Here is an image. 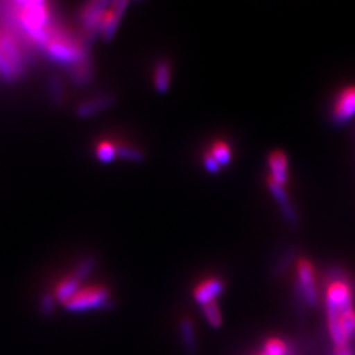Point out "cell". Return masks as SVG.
<instances>
[{"instance_id": "24", "label": "cell", "mask_w": 355, "mask_h": 355, "mask_svg": "<svg viewBox=\"0 0 355 355\" xmlns=\"http://www.w3.org/2000/svg\"><path fill=\"white\" fill-rule=\"evenodd\" d=\"M204 167L209 173H212V174H216V173H218L221 170V166L218 165V162L216 161L215 158L209 153H207L204 155Z\"/></svg>"}, {"instance_id": "25", "label": "cell", "mask_w": 355, "mask_h": 355, "mask_svg": "<svg viewBox=\"0 0 355 355\" xmlns=\"http://www.w3.org/2000/svg\"><path fill=\"white\" fill-rule=\"evenodd\" d=\"M334 355H355V353L350 346H343V347H336Z\"/></svg>"}, {"instance_id": "4", "label": "cell", "mask_w": 355, "mask_h": 355, "mask_svg": "<svg viewBox=\"0 0 355 355\" xmlns=\"http://www.w3.org/2000/svg\"><path fill=\"white\" fill-rule=\"evenodd\" d=\"M46 51L53 60L64 64H76L78 69L85 64L83 49L82 46L64 36H49L45 42Z\"/></svg>"}, {"instance_id": "2", "label": "cell", "mask_w": 355, "mask_h": 355, "mask_svg": "<svg viewBox=\"0 0 355 355\" xmlns=\"http://www.w3.org/2000/svg\"><path fill=\"white\" fill-rule=\"evenodd\" d=\"M328 321L338 320L354 308V295L349 282L345 279L331 280L325 295Z\"/></svg>"}, {"instance_id": "15", "label": "cell", "mask_w": 355, "mask_h": 355, "mask_svg": "<svg viewBox=\"0 0 355 355\" xmlns=\"http://www.w3.org/2000/svg\"><path fill=\"white\" fill-rule=\"evenodd\" d=\"M171 67L168 62L161 61L154 69V87L159 94H165L171 85Z\"/></svg>"}, {"instance_id": "16", "label": "cell", "mask_w": 355, "mask_h": 355, "mask_svg": "<svg viewBox=\"0 0 355 355\" xmlns=\"http://www.w3.org/2000/svg\"><path fill=\"white\" fill-rule=\"evenodd\" d=\"M268 187H270V191H271L272 196L275 198V200L282 205V209H283L286 217H287L290 221H296V216H295V212H293V209H292V207L290 205L288 195H287V192L284 190V187L277 184V183H275L274 180H271L270 178H268Z\"/></svg>"}, {"instance_id": "22", "label": "cell", "mask_w": 355, "mask_h": 355, "mask_svg": "<svg viewBox=\"0 0 355 355\" xmlns=\"http://www.w3.org/2000/svg\"><path fill=\"white\" fill-rule=\"evenodd\" d=\"M94 267H95V261H94L92 258H87V259L82 261V262L76 267V270H74L73 274L76 275L78 279L83 280L85 278L89 277V274H91V271L94 270Z\"/></svg>"}, {"instance_id": "14", "label": "cell", "mask_w": 355, "mask_h": 355, "mask_svg": "<svg viewBox=\"0 0 355 355\" xmlns=\"http://www.w3.org/2000/svg\"><path fill=\"white\" fill-rule=\"evenodd\" d=\"M179 333L180 340L189 354H196L198 352V337H196V329L195 325L190 318H182L179 322Z\"/></svg>"}, {"instance_id": "5", "label": "cell", "mask_w": 355, "mask_h": 355, "mask_svg": "<svg viewBox=\"0 0 355 355\" xmlns=\"http://www.w3.org/2000/svg\"><path fill=\"white\" fill-rule=\"evenodd\" d=\"M20 64V51L15 38L0 32V74L10 79L17 74Z\"/></svg>"}, {"instance_id": "17", "label": "cell", "mask_w": 355, "mask_h": 355, "mask_svg": "<svg viewBox=\"0 0 355 355\" xmlns=\"http://www.w3.org/2000/svg\"><path fill=\"white\" fill-rule=\"evenodd\" d=\"M209 154L215 158L221 167L228 165L232 159V149L225 141H216L211 146Z\"/></svg>"}, {"instance_id": "7", "label": "cell", "mask_w": 355, "mask_h": 355, "mask_svg": "<svg viewBox=\"0 0 355 355\" xmlns=\"http://www.w3.org/2000/svg\"><path fill=\"white\" fill-rule=\"evenodd\" d=\"M224 282L220 278H208L200 282L193 290V299L200 306L217 302V297L224 292Z\"/></svg>"}, {"instance_id": "18", "label": "cell", "mask_w": 355, "mask_h": 355, "mask_svg": "<svg viewBox=\"0 0 355 355\" xmlns=\"http://www.w3.org/2000/svg\"><path fill=\"white\" fill-rule=\"evenodd\" d=\"M95 154L98 159L103 164H110L117 157V144H114L111 141H102L98 146Z\"/></svg>"}, {"instance_id": "20", "label": "cell", "mask_w": 355, "mask_h": 355, "mask_svg": "<svg viewBox=\"0 0 355 355\" xmlns=\"http://www.w3.org/2000/svg\"><path fill=\"white\" fill-rule=\"evenodd\" d=\"M262 355H290V347L279 338H271L265 343Z\"/></svg>"}, {"instance_id": "23", "label": "cell", "mask_w": 355, "mask_h": 355, "mask_svg": "<svg viewBox=\"0 0 355 355\" xmlns=\"http://www.w3.org/2000/svg\"><path fill=\"white\" fill-rule=\"evenodd\" d=\"M55 303H57V300H55L54 295L46 293V295H44V296L41 297L40 309H41V312H42L44 315H51V313H53L54 308H55Z\"/></svg>"}, {"instance_id": "11", "label": "cell", "mask_w": 355, "mask_h": 355, "mask_svg": "<svg viewBox=\"0 0 355 355\" xmlns=\"http://www.w3.org/2000/svg\"><path fill=\"white\" fill-rule=\"evenodd\" d=\"M268 167L271 177L270 179L274 180L279 186H286L288 182V161L287 155L280 150H275L271 153L268 157Z\"/></svg>"}, {"instance_id": "13", "label": "cell", "mask_w": 355, "mask_h": 355, "mask_svg": "<svg viewBox=\"0 0 355 355\" xmlns=\"http://www.w3.org/2000/svg\"><path fill=\"white\" fill-rule=\"evenodd\" d=\"M80 282L82 280L78 279L74 274L66 277L64 279L61 280L55 288H54V297L58 303L66 304L76 292L80 290Z\"/></svg>"}, {"instance_id": "12", "label": "cell", "mask_w": 355, "mask_h": 355, "mask_svg": "<svg viewBox=\"0 0 355 355\" xmlns=\"http://www.w3.org/2000/svg\"><path fill=\"white\" fill-rule=\"evenodd\" d=\"M114 103V98L110 95H103L98 98H92L86 102L80 103L76 108V114L79 117H91L95 114H101L107 110Z\"/></svg>"}, {"instance_id": "8", "label": "cell", "mask_w": 355, "mask_h": 355, "mask_svg": "<svg viewBox=\"0 0 355 355\" xmlns=\"http://www.w3.org/2000/svg\"><path fill=\"white\" fill-rule=\"evenodd\" d=\"M111 3L107 1H92L89 3L80 13V21L87 31L99 32L103 19L108 11Z\"/></svg>"}, {"instance_id": "1", "label": "cell", "mask_w": 355, "mask_h": 355, "mask_svg": "<svg viewBox=\"0 0 355 355\" xmlns=\"http://www.w3.org/2000/svg\"><path fill=\"white\" fill-rule=\"evenodd\" d=\"M20 7V12H17V19L24 28L26 33L37 41L38 44H45L49 38L48 24L51 20L49 6L45 1H24L16 3Z\"/></svg>"}, {"instance_id": "9", "label": "cell", "mask_w": 355, "mask_h": 355, "mask_svg": "<svg viewBox=\"0 0 355 355\" xmlns=\"http://www.w3.org/2000/svg\"><path fill=\"white\" fill-rule=\"evenodd\" d=\"M127 1H114L111 3L108 11L105 13L104 19H103L102 26L99 29V32L102 33L103 37L105 38L107 41L112 40L117 31V26L121 21V17L125 12L127 8Z\"/></svg>"}, {"instance_id": "6", "label": "cell", "mask_w": 355, "mask_h": 355, "mask_svg": "<svg viewBox=\"0 0 355 355\" xmlns=\"http://www.w3.org/2000/svg\"><path fill=\"white\" fill-rule=\"evenodd\" d=\"M297 284L300 287L305 303L309 306L318 304V292L315 270L312 263L305 258L297 262Z\"/></svg>"}, {"instance_id": "3", "label": "cell", "mask_w": 355, "mask_h": 355, "mask_svg": "<svg viewBox=\"0 0 355 355\" xmlns=\"http://www.w3.org/2000/svg\"><path fill=\"white\" fill-rule=\"evenodd\" d=\"M111 302V293L102 286H91L80 288L76 295L64 305L69 312L80 313L103 309Z\"/></svg>"}, {"instance_id": "21", "label": "cell", "mask_w": 355, "mask_h": 355, "mask_svg": "<svg viewBox=\"0 0 355 355\" xmlns=\"http://www.w3.org/2000/svg\"><path fill=\"white\" fill-rule=\"evenodd\" d=\"M117 157L127 159V161H132V162H140L144 159V153L141 152L140 149L133 148L130 145L119 144L117 145Z\"/></svg>"}, {"instance_id": "19", "label": "cell", "mask_w": 355, "mask_h": 355, "mask_svg": "<svg viewBox=\"0 0 355 355\" xmlns=\"http://www.w3.org/2000/svg\"><path fill=\"white\" fill-rule=\"evenodd\" d=\"M202 312H203L204 320L209 324V327L220 328L223 325V313L217 302L202 306Z\"/></svg>"}, {"instance_id": "10", "label": "cell", "mask_w": 355, "mask_h": 355, "mask_svg": "<svg viewBox=\"0 0 355 355\" xmlns=\"http://www.w3.org/2000/svg\"><path fill=\"white\" fill-rule=\"evenodd\" d=\"M355 114V86L343 89L337 98L333 116L337 121L343 123L350 120Z\"/></svg>"}]
</instances>
